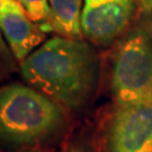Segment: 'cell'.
I'll list each match as a JSON object with an SVG mask.
<instances>
[{"label":"cell","mask_w":152,"mask_h":152,"mask_svg":"<svg viewBox=\"0 0 152 152\" xmlns=\"http://www.w3.org/2000/svg\"><path fill=\"white\" fill-rule=\"evenodd\" d=\"M18 64L0 31V82L9 79L18 70Z\"/></svg>","instance_id":"cell-9"},{"label":"cell","mask_w":152,"mask_h":152,"mask_svg":"<svg viewBox=\"0 0 152 152\" xmlns=\"http://www.w3.org/2000/svg\"><path fill=\"white\" fill-rule=\"evenodd\" d=\"M104 152H152V99L116 102L103 139Z\"/></svg>","instance_id":"cell-4"},{"label":"cell","mask_w":152,"mask_h":152,"mask_svg":"<svg viewBox=\"0 0 152 152\" xmlns=\"http://www.w3.org/2000/svg\"><path fill=\"white\" fill-rule=\"evenodd\" d=\"M142 14H152V0H136Z\"/></svg>","instance_id":"cell-12"},{"label":"cell","mask_w":152,"mask_h":152,"mask_svg":"<svg viewBox=\"0 0 152 152\" xmlns=\"http://www.w3.org/2000/svg\"><path fill=\"white\" fill-rule=\"evenodd\" d=\"M6 152H45L41 149H24V150H12V151H6Z\"/></svg>","instance_id":"cell-13"},{"label":"cell","mask_w":152,"mask_h":152,"mask_svg":"<svg viewBox=\"0 0 152 152\" xmlns=\"http://www.w3.org/2000/svg\"><path fill=\"white\" fill-rule=\"evenodd\" d=\"M50 18L45 32L60 36L82 38L81 12L83 0H49Z\"/></svg>","instance_id":"cell-7"},{"label":"cell","mask_w":152,"mask_h":152,"mask_svg":"<svg viewBox=\"0 0 152 152\" xmlns=\"http://www.w3.org/2000/svg\"><path fill=\"white\" fill-rule=\"evenodd\" d=\"M110 81L116 102L152 99V14H142L118 39Z\"/></svg>","instance_id":"cell-3"},{"label":"cell","mask_w":152,"mask_h":152,"mask_svg":"<svg viewBox=\"0 0 152 152\" xmlns=\"http://www.w3.org/2000/svg\"><path fill=\"white\" fill-rule=\"evenodd\" d=\"M14 9H23V8L17 4L16 0H0V15Z\"/></svg>","instance_id":"cell-11"},{"label":"cell","mask_w":152,"mask_h":152,"mask_svg":"<svg viewBox=\"0 0 152 152\" xmlns=\"http://www.w3.org/2000/svg\"><path fill=\"white\" fill-rule=\"evenodd\" d=\"M64 110L28 85L0 88V145L12 150L38 149L65 127Z\"/></svg>","instance_id":"cell-2"},{"label":"cell","mask_w":152,"mask_h":152,"mask_svg":"<svg viewBox=\"0 0 152 152\" xmlns=\"http://www.w3.org/2000/svg\"><path fill=\"white\" fill-rule=\"evenodd\" d=\"M26 85L58 104L64 112H79L94 97L99 78L96 49L82 38L54 36L20 64Z\"/></svg>","instance_id":"cell-1"},{"label":"cell","mask_w":152,"mask_h":152,"mask_svg":"<svg viewBox=\"0 0 152 152\" xmlns=\"http://www.w3.org/2000/svg\"><path fill=\"white\" fill-rule=\"evenodd\" d=\"M136 5V0H83V37L96 46L112 45L131 27Z\"/></svg>","instance_id":"cell-5"},{"label":"cell","mask_w":152,"mask_h":152,"mask_svg":"<svg viewBox=\"0 0 152 152\" xmlns=\"http://www.w3.org/2000/svg\"><path fill=\"white\" fill-rule=\"evenodd\" d=\"M16 1L23 8V10L25 11L28 18L38 24L45 32L50 18L49 0H16Z\"/></svg>","instance_id":"cell-8"},{"label":"cell","mask_w":152,"mask_h":152,"mask_svg":"<svg viewBox=\"0 0 152 152\" xmlns=\"http://www.w3.org/2000/svg\"><path fill=\"white\" fill-rule=\"evenodd\" d=\"M0 31L19 65L44 42L45 32L31 20L23 9L0 15Z\"/></svg>","instance_id":"cell-6"},{"label":"cell","mask_w":152,"mask_h":152,"mask_svg":"<svg viewBox=\"0 0 152 152\" xmlns=\"http://www.w3.org/2000/svg\"><path fill=\"white\" fill-rule=\"evenodd\" d=\"M63 152H95L87 143L81 141H77L71 143Z\"/></svg>","instance_id":"cell-10"}]
</instances>
